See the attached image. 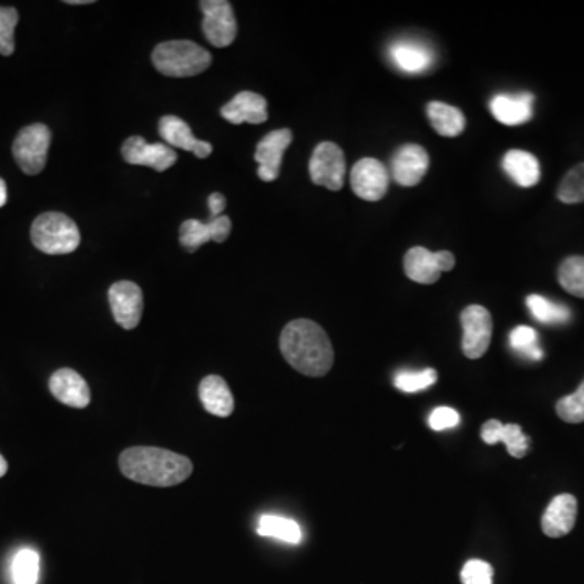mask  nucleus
<instances>
[{
  "label": "nucleus",
  "instance_id": "f257e3e1",
  "mask_svg": "<svg viewBox=\"0 0 584 584\" xmlns=\"http://www.w3.org/2000/svg\"><path fill=\"white\" fill-rule=\"evenodd\" d=\"M280 348L289 365L307 377L327 375L335 362V353L327 333L307 318L292 320L284 327Z\"/></svg>",
  "mask_w": 584,
  "mask_h": 584
},
{
  "label": "nucleus",
  "instance_id": "f03ea898",
  "mask_svg": "<svg viewBox=\"0 0 584 584\" xmlns=\"http://www.w3.org/2000/svg\"><path fill=\"white\" fill-rule=\"evenodd\" d=\"M119 468L130 481L151 487H172L187 481L194 464L187 456L156 447H132L122 451Z\"/></svg>",
  "mask_w": 584,
  "mask_h": 584
},
{
  "label": "nucleus",
  "instance_id": "7ed1b4c3",
  "mask_svg": "<svg viewBox=\"0 0 584 584\" xmlns=\"http://www.w3.org/2000/svg\"><path fill=\"white\" fill-rule=\"evenodd\" d=\"M151 61L166 77H194L211 65V54L192 41H168L156 46Z\"/></svg>",
  "mask_w": 584,
  "mask_h": 584
},
{
  "label": "nucleus",
  "instance_id": "20e7f679",
  "mask_svg": "<svg viewBox=\"0 0 584 584\" xmlns=\"http://www.w3.org/2000/svg\"><path fill=\"white\" fill-rule=\"evenodd\" d=\"M31 241L43 254H72L80 245V231L69 216L49 211L35 219L31 226Z\"/></svg>",
  "mask_w": 584,
  "mask_h": 584
},
{
  "label": "nucleus",
  "instance_id": "39448f33",
  "mask_svg": "<svg viewBox=\"0 0 584 584\" xmlns=\"http://www.w3.org/2000/svg\"><path fill=\"white\" fill-rule=\"evenodd\" d=\"M49 146L51 130L48 129V125L31 124L20 130L12 148L18 168L28 176L39 174L48 161Z\"/></svg>",
  "mask_w": 584,
  "mask_h": 584
},
{
  "label": "nucleus",
  "instance_id": "423d86ee",
  "mask_svg": "<svg viewBox=\"0 0 584 584\" xmlns=\"http://www.w3.org/2000/svg\"><path fill=\"white\" fill-rule=\"evenodd\" d=\"M309 172L314 184L333 192L343 189L346 176V158L343 150L336 143H320L310 158Z\"/></svg>",
  "mask_w": 584,
  "mask_h": 584
},
{
  "label": "nucleus",
  "instance_id": "0eeeda50",
  "mask_svg": "<svg viewBox=\"0 0 584 584\" xmlns=\"http://www.w3.org/2000/svg\"><path fill=\"white\" fill-rule=\"evenodd\" d=\"M203 33L215 48H228L237 36L234 10L228 0H203Z\"/></svg>",
  "mask_w": 584,
  "mask_h": 584
},
{
  "label": "nucleus",
  "instance_id": "6e6552de",
  "mask_svg": "<svg viewBox=\"0 0 584 584\" xmlns=\"http://www.w3.org/2000/svg\"><path fill=\"white\" fill-rule=\"evenodd\" d=\"M455 263V255L448 250L430 252L424 247H413L404 257V271L414 283L434 284L443 271L453 270Z\"/></svg>",
  "mask_w": 584,
  "mask_h": 584
},
{
  "label": "nucleus",
  "instance_id": "1a4fd4ad",
  "mask_svg": "<svg viewBox=\"0 0 584 584\" xmlns=\"http://www.w3.org/2000/svg\"><path fill=\"white\" fill-rule=\"evenodd\" d=\"M463 353L468 359H479L487 353L492 340V315L482 305H469L461 314Z\"/></svg>",
  "mask_w": 584,
  "mask_h": 584
},
{
  "label": "nucleus",
  "instance_id": "9d476101",
  "mask_svg": "<svg viewBox=\"0 0 584 584\" xmlns=\"http://www.w3.org/2000/svg\"><path fill=\"white\" fill-rule=\"evenodd\" d=\"M390 174L378 159L364 158L354 164L351 171V187L354 194L365 202H378L387 195Z\"/></svg>",
  "mask_w": 584,
  "mask_h": 584
},
{
  "label": "nucleus",
  "instance_id": "9b49d317",
  "mask_svg": "<svg viewBox=\"0 0 584 584\" xmlns=\"http://www.w3.org/2000/svg\"><path fill=\"white\" fill-rule=\"evenodd\" d=\"M109 305L116 322L125 330H134L143 314V292L132 281H119L109 289Z\"/></svg>",
  "mask_w": 584,
  "mask_h": 584
},
{
  "label": "nucleus",
  "instance_id": "f8f14e48",
  "mask_svg": "<svg viewBox=\"0 0 584 584\" xmlns=\"http://www.w3.org/2000/svg\"><path fill=\"white\" fill-rule=\"evenodd\" d=\"M122 156L129 164L148 166L163 172L172 168L177 161L176 151L164 143H148L143 137H130L122 145Z\"/></svg>",
  "mask_w": 584,
  "mask_h": 584
},
{
  "label": "nucleus",
  "instance_id": "ddd939ff",
  "mask_svg": "<svg viewBox=\"0 0 584 584\" xmlns=\"http://www.w3.org/2000/svg\"><path fill=\"white\" fill-rule=\"evenodd\" d=\"M292 142V132L289 129L275 130L263 137L255 151V161L258 163V177L263 182H273L280 176L284 151Z\"/></svg>",
  "mask_w": 584,
  "mask_h": 584
},
{
  "label": "nucleus",
  "instance_id": "4468645a",
  "mask_svg": "<svg viewBox=\"0 0 584 584\" xmlns=\"http://www.w3.org/2000/svg\"><path fill=\"white\" fill-rule=\"evenodd\" d=\"M232 223L228 216H218L202 223L198 219H187L181 226V245L189 252H195L202 245L213 241L223 244L231 234Z\"/></svg>",
  "mask_w": 584,
  "mask_h": 584
},
{
  "label": "nucleus",
  "instance_id": "2eb2a0df",
  "mask_svg": "<svg viewBox=\"0 0 584 584\" xmlns=\"http://www.w3.org/2000/svg\"><path fill=\"white\" fill-rule=\"evenodd\" d=\"M429 166V155L421 145H404L393 156L391 174L403 187H414L424 179Z\"/></svg>",
  "mask_w": 584,
  "mask_h": 584
},
{
  "label": "nucleus",
  "instance_id": "dca6fc26",
  "mask_svg": "<svg viewBox=\"0 0 584 584\" xmlns=\"http://www.w3.org/2000/svg\"><path fill=\"white\" fill-rule=\"evenodd\" d=\"M49 390L57 401L70 408L83 409L90 404L91 391L82 375L72 369H59L49 380Z\"/></svg>",
  "mask_w": 584,
  "mask_h": 584
},
{
  "label": "nucleus",
  "instance_id": "f3484780",
  "mask_svg": "<svg viewBox=\"0 0 584 584\" xmlns=\"http://www.w3.org/2000/svg\"><path fill=\"white\" fill-rule=\"evenodd\" d=\"M221 116L234 125L263 124L268 119L267 99L252 91H242L224 104Z\"/></svg>",
  "mask_w": 584,
  "mask_h": 584
},
{
  "label": "nucleus",
  "instance_id": "a211bd4d",
  "mask_svg": "<svg viewBox=\"0 0 584 584\" xmlns=\"http://www.w3.org/2000/svg\"><path fill=\"white\" fill-rule=\"evenodd\" d=\"M158 129L159 135L163 137L164 142L168 143V146L190 151L198 158H208L213 151L211 143L203 142V140L194 137L189 124H185L181 117L164 116L159 121Z\"/></svg>",
  "mask_w": 584,
  "mask_h": 584
},
{
  "label": "nucleus",
  "instance_id": "6ab92c4d",
  "mask_svg": "<svg viewBox=\"0 0 584 584\" xmlns=\"http://www.w3.org/2000/svg\"><path fill=\"white\" fill-rule=\"evenodd\" d=\"M578 502L570 494L557 495L542 515V531L549 537L567 536L576 523Z\"/></svg>",
  "mask_w": 584,
  "mask_h": 584
},
{
  "label": "nucleus",
  "instance_id": "aec40b11",
  "mask_svg": "<svg viewBox=\"0 0 584 584\" xmlns=\"http://www.w3.org/2000/svg\"><path fill=\"white\" fill-rule=\"evenodd\" d=\"M534 96L531 93L520 95H497L490 101L492 116L503 125H521L533 119Z\"/></svg>",
  "mask_w": 584,
  "mask_h": 584
},
{
  "label": "nucleus",
  "instance_id": "412c9836",
  "mask_svg": "<svg viewBox=\"0 0 584 584\" xmlns=\"http://www.w3.org/2000/svg\"><path fill=\"white\" fill-rule=\"evenodd\" d=\"M198 396L203 408L213 416L228 417L234 411V396L226 380L219 375H208L203 378L198 387Z\"/></svg>",
  "mask_w": 584,
  "mask_h": 584
},
{
  "label": "nucleus",
  "instance_id": "4be33fe9",
  "mask_svg": "<svg viewBox=\"0 0 584 584\" xmlns=\"http://www.w3.org/2000/svg\"><path fill=\"white\" fill-rule=\"evenodd\" d=\"M482 440L495 445V443H505L508 453L513 458H523L528 455L529 437L524 434L523 429L516 424H502L500 421H487L482 427Z\"/></svg>",
  "mask_w": 584,
  "mask_h": 584
},
{
  "label": "nucleus",
  "instance_id": "5701e85b",
  "mask_svg": "<svg viewBox=\"0 0 584 584\" xmlns=\"http://www.w3.org/2000/svg\"><path fill=\"white\" fill-rule=\"evenodd\" d=\"M503 171L511 181L523 189H529L541 179V166L536 156L524 150H510L503 158Z\"/></svg>",
  "mask_w": 584,
  "mask_h": 584
},
{
  "label": "nucleus",
  "instance_id": "b1692460",
  "mask_svg": "<svg viewBox=\"0 0 584 584\" xmlns=\"http://www.w3.org/2000/svg\"><path fill=\"white\" fill-rule=\"evenodd\" d=\"M391 61L406 73H422L430 69L434 62V54L424 44L414 41H400L390 49Z\"/></svg>",
  "mask_w": 584,
  "mask_h": 584
},
{
  "label": "nucleus",
  "instance_id": "393cba45",
  "mask_svg": "<svg viewBox=\"0 0 584 584\" xmlns=\"http://www.w3.org/2000/svg\"><path fill=\"white\" fill-rule=\"evenodd\" d=\"M430 124L442 137H458L466 127V117L460 109L450 104L434 101L427 106Z\"/></svg>",
  "mask_w": 584,
  "mask_h": 584
},
{
  "label": "nucleus",
  "instance_id": "a878e982",
  "mask_svg": "<svg viewBox=\"0 0 584 584\" xmlns=\"http://www.w3.org/2000/svg\"><path fill=\"white\" fill-rule=\"evenodd\" d=\"M257 533L263 537H273L288 544H299L302 541L301 526L291 518L278 515L260 516Z\"/></svg>",
  "mask_w": 584,
  "mask_h": 584
},
{
  "label": "nucleus",
  "instance_id": "bb28decb",
  "mask_svg": "<svg viewBox=\"0 0 584 584\" xmlns=\"http://www.w3.org/2000/svg\"><path fill=\"white\" fill-rule=\"evenodd\" d=\"M526 305L537 322L546 323V325H560V323H567L572 318V312L567 305L555 304L539 294L528 296Z\"/></svg>",
  "mask_w": 584,
  "mask_h": 584
},
{
  "label": "nucleus",
  "instance_id": "cd10ccee",
  "mask_svg": "<svg viewBox=\"0 0 584 584\" xmlns=\"http://www.w3.org/2000/svg\"><path fill=\"white\" fill-rule=\"evenodd\" d=\"M559 283L565 291L584 299V257H568L560 265Z\"/></svg>",
  "mask_w": 584,
  "mask_h": 584
},
{
  "label": "nucleus",
  "instance_id": "c85d7f7f",
  "mask_svg": "<svg viewBox=\"0 0 584 584\" xmlns=\"http://www.w3.org/2000/svg\"><path fill=\"white\" fill-rule=\"evenodd\" d=\"M13 583L36 584L39 578V555L33 549H22L12 563Z\"/></svg>",
  "mask_w": 584,
  "mask_h": 584
},
{
  "label": "nucleus",
  "instance_id": "c756f323",
  "mask_svg": "<svg viewBox=\"0 0 584 584\" xmlns=\"http://www.w3.org/2000/svg\"><path fill=\"white\" fill-rule=\"evenodd\" d=\"M510 346L516 353L528 357L531 361H541L544 356L541 346H539V336L537 331L531 327H516L510 333Z\"/></svg>",
  "mask_w": 584,
  "mask_h": 584
},
{
  "label": "nucleus",
  "instance_id": "7c9ffc66",
  "mask_svg": "<svg viewBox=\"0 0 584 584\" xmlns=\"http://www.w3.org/2000/svg\"><path fill=\"white\" fill-rule=\"evenodd\" d=\"M557 197L567 205L584 202V163L578 164L567 172L560 182Z\"/></svg>",
  "mask_w": 584,
  "mask_h": 584
},
{
  "label": "nucleus",
  "instance_id": "2f4dec72",
  "mask_svg": "<svg viewBox=\"0 0 584 584\" xmlns=\"http://www.w3.org/2000/svg\"><path fill=\"white\" fill-rule=\"evenodd\" d=\"M395 387L403 393H417V391L427 390L437 382V372L434 369L419 370V372H409L401 370L395 375Z\"/></svg>",
  "mask_w": 584,
  "mask_h": 584
},
{
  "label": "nucleus",
  "instance_id": "473e14b6",
  "mask_svg": "<svg viewBox=\"0 0 584 584\" xmlns=\"http://www.w3.org/2000/svg\"><path fill=\"white\" fill-rule=\"evenodd\" d=\"M18 12L13 7H0V54L12 56L15 52V28Z\"/></svg>",
  "mask_w": 584,
  "mask_h": 584
},
{
  "label": "nucleus",
  "instance_id": "72a5a7b5",
  "mask_svg": "<svg viewBox=\"0 0 584 584\" xmlns=\"http://www.w3.org/2000/svg\"><path fill=\"white\" fill-rule=\"evenodd\" d=\"M557 414L568 424L584 422V380L573 395L565 396L557 403Z\"/></svg>",
  "mask_w": 584,
  "mask_h": 584
},
{
  "label": "nucleus",
  "instance_id": "f704fd0d",
  "mask_svg": "<svg viewBox=\"0 0 584 584\" xmlns=\"http://www.w3.org/2000/svg\"><path fill=\"white\" fill-rule=\"evenodd\" d=\"M494 570L484 560H469L461 570L463 584H492Z\"/></svg>",
  "mask_w": 584,
  "mask_h": 584
},
{
  "label": "nucleus",
  "instance_id": "c9c22d12",
  "mask_svg": "<svg viewBox=\"0 0 584 584\" xmlns=\"http://www.w3.org/2000/svg\"><path fill=\"white\" fill-rule=\"evenodd\" d=\"M458 424H460V414L456 413L455 409L445 408V406L434 409L429 417L430 429L437 430V432L453 429Z\"/></svg>",
  "mask_w": 584,
  "mask_h": 584
},
{
  "label": "nucleus",
  "instance_id": "e433bc0d",
  "mask_svg": "<svg viewBox=\"0 0 584 584\" xmlns=\"http://www.w3.org/2000/svg\"><path fill=\"white\" fill-rule=\"evenodd\" d=\"M208 207H210V219L218 218L223 213L224 208H226V198L223 194H211L208 198Z\"/></svg>",
  "mask_w": 584,
  "mask_h": 584
},
{
  "label": "nucleus",
  "instance_id": "4c0bfd02",
  "mask_svg": "<svg viewBox=\"0 0 584 584\" xmlns=\"http://www.w3.org/2000/svg\"><path fill=\"white\" fill-rule=\"evenodd\" d=\"M7 203V184L4 179H0V208Z\"/></svg>",
  "mask_w": 584,
  "mask_h": 584
},
{
  "label": "nucleus",
  "instance_id": "58836bf2",
  "mask_svg": "<svg viewBox=\"0 0 584 584\" xmlns=\"http://www.w3.org/2000/svg\"><path fill=\"white\" fill-rule=\"evenodd\" d=\"M9 471V464L5 461L4 456L0 455V477H4Z\"/></svg>",
  "mask_w": 584,
  "mask_h": 584
},
{
  "label": "nucleus",
  "instance_id": "ea45409f",
  "mask_svg": "<svg viewBox=\"0 0 584 584\" xmlns=\"http://www.w3.org/2000/svg\"><path fill=\"white\" fill-rule=\"evenodd\" d=\"M67 4L70 5H86V4H93L91 0H67Z\"/></svg>",
  "mask_w": 584,
  "mask_h": 584
}]
</instances>
